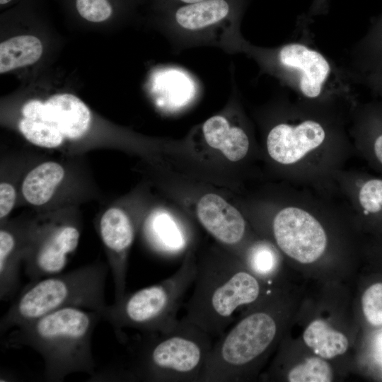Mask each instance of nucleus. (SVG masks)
Wrapping results in <instances>:
<instances>
[{
  "label": "nucleus",
  "instance_id": "obj_26",
  "mask_svg": "<svg viewBox=\"0 0 382 382\" xmlns=\"http://www.w3.org/2000/svg\"><path fill=\"white\" fill-rule=\"evenodd\" d=\"M287 379L290 382H329L333 379V373L322 357H310L289 370Z\"/></svg>",
  "mask_w": 382,
  "mask_h": 382
},
{
  "label": "nucleus",
  "instance_id": "obj_5",
  "mask_svg": "<svg viewBox=\"0 0 382 382\" xmlns=\"http://www.w3.org/2000/svg\"><path fill=\"white\" fill-rule=\"evenodd\" d=\"M109 265L100 261L30 282L0 320L4 335L15 327L55 311L78 307L100 313L108 306L105 284Z\"/></svg>",
  "mask_w": 382,
  "mask_h": 382
},
{
  "label": "nucleus",
  "instance_id": "obj_34",
  "mask_svg": "<svg viewBox=\"0 0 382 382\" xmlns=\"http://www.w3.org/2000/svg\"><path fill=\"white\" fill-rule=\"evenodd\" d=\"M378 98H379V100H381L382 101V96H380Z\"/></svg>",
  "mask_w": 382,
  "mask_h": 382
},
{
  "label": "nucleus",
  "instance_id": "obj_6",
  "mask_svg": "<svg viewBox=\"0 0 382 382\" xmlns=\"http://www.w3.org/2000/svg\"><path fill=\"white\" fill-rule=\"evenodd\" d=\"M132 349L128 379L151 382H199L212 337L183 318L170 330L144 332Z\"/></svg>",
  "mask_w": 382,
  "mask_h": 382
},
{
  "label": "nucleus",
  "instance_id": "obj_21",
  "mask_svg": "<svg viewBox=\"0 0 382 382\" xmlns=\"http://www.w3.org/2000/svg\"><path fill=\"white\" fill-rule=\"evenodd\" d=\"M345 68L354 83L364 86L382 74V13L353 47Z\"/></svg>",
  "mask_w": 382,
  "mask_h": 382
},
{
  "label": "nucleus",
  "instance_id": "obj_13",
  "mask_svg": "<svg viewBox=\"0 0 382 382\" xmlns=\"http://www.w3.org/2000/svg\"><path fill=\"white\" fill-rule=\"evenodd\" d=\"M23 117L41 120L54 130L55 151L68 155L85 152L93 117L88 106L78 97L69 94L52 96L45 101L31 100L21 110Z\"/></svg>",
  "mask_w": 382,
  "mask_h": 382
},
{
  "label": "nucleus",
  "instance_id": "obj_23",
  "mask_svg": "<svg viewBox=\"0 0 382 382\" xmlns=\"http://www.w3.org/2000/svg\"><path fill=\"white\" fill-rule=\"evenodd\" d=\"M42 45L33 35H19L0 44V73L33 64L41 57Z\"/></svg>",
  "mask_w": 382,
  "mask_h": 382
},
{
  "label": "nucleus",
  "instance_id": "obj_8",
  "mask_svg": "<svg viewBox=\"0 0 382 382\" xmlns=\"http://www.w3.org/2000/svg\"><path fill=\"white\" fill-rule=\"evenodd\" d=\"M197 262L187 253L180 268L170 277L155 284L125 294L118 301L108 305L102 318L113 328L122 342V329L142 332H162L172 329L178 322L177 313L184 297L193 286Z\"/></svg>",
  "mask_w": 382,
  "mask_h": 382
},
{
  "label": "nucleus",
  "instance_id": "obj_18",
  "mask_svg": "<svg viewBox=\"0 0 382 382\" xmlns=\"http://www.w3.org/2000/svg\"><path fill=\"white\" fill-rule=\"evenodd\" d=\"M349 132L354 151L382 175V101L359 103L352 113Z\"/></svg>",
  "mask_w": 382,
  "mask_h": 382
},
{
  "label": "nucleus",
  "instance_id": "obj_16",
  "mask_svg": "<svg viewBox=\"0 0 382 382\" xmlns=\"http://www.w3.org/2000/svg\"><path fill=\"white\" fill-rule=\"evenodd\" d=\"M31 217L8 219L0 222V300L13 299L20 286L21 268L28 249Z\"/></svg>",
  "mask_w": 382,
  "mask_h": 382
},
{
  "label": "nucleus",
  "instance_id": "obj_17",
  "mask_svg": "<svg viewBox=\"0 0 382 382\" xmlns=\"http://www.w3.org/2000/svg\"><path fill=\"white\" fill-rule=\"evenodd\" d=\"M197 216L219 243L229 248L242 245L247 233L243 214L220 195L208 193L197 202Z\"/></svg>",
  "mask_w": 382,
  "mask_h": 382
},
{
  "label": "nucleus",
  "instance_id": "obj_12",
  "mask_svg": "<svg viewBox=\"0 0 382 382\" xmlns=\"http://www.w3.org/2000/svg\"><path fill=\"white\" fill-rule=\"evenodd\" d=\"M88 174L71 162L46 160L29 164L21 178L18 204L35 214L79 205L96 195Z\"/></svg>",
  "mask_w": 382,
  "mask_h": 382
},
{
  "label": "nucleus",
  "instance_id": "obj_3",
  "mask_svg": "<svg viewBox=\"0 0 382 382\" xmlns=\"http://www.w3.org/2000/svg\"><path fill=\"white\" fill-rule=\"evenodd\" d=\"M100 318L97 311L64 308L13 328L3 344L11 348L27 347L37 352L44 361L47 381L60 382L76 373L93 376L92 337Z\"/></svg>",
  "mask_w": 382,
  "mask_h": 382
},
{
  "label": "nucleus",
  "instance_id": "obj_28",
  "mask_svg": "<svg viewBox=\"0 0 382 382\" xmlns=\"http://www.w3.org/2000/svg\"><path fill=\"white\" fill-rule=\"evenodd\" d=\"M361 306L369 323L382 325V283L372 284L366 289L361 297Z\"/></svg>",
  "mask_w": 382,
  "mask_h": 382
},
{
  "label": "nucleus",
  "instance_id": "obj_9",
  "mask_svg": "<svg viewBox=\"0 0 382 382\" xmlns=\"http://www.w3.org/2000/svg\"><path fill=\"white\" fill-rule=\"evenodd\" d=\"M277 321L266 309L248 313L213 345L199 382L245 379L277 337Z\"/></svg>",
  "mask_w": 382,
  "mask_h": 382
},
{
  "label": "nucleus",
  "instance_id": "obj_2",
  "mask_svg": "<svg viewBox=\"0 0 382 382\" xmlns=\"http://www.w3.org/2000/svg\"><path fill=\"white\" fill-rule=\"evenodd\" d=\"M221 49L247 55L262 73L277 79L303 103L351 116L359 103L347 69L306 40L262 47L253 45L238 31L226 38Z\"/></svg>",
  "mask_w": 382,
  "mask_h": 382
},
{
  "label": "nucleus",
  "instance_id": "obj_7",
  "mask_svg": "<svg viewBox=\"0 0 382 382\" xmlns=\"http://www.w3.org/2000/svg\"><path fill=\"white\" fill-rule=\"evenodd\" d=\"M282 202L270 224L274 245L301 264L316 262L329 245L324 221L340 206V198L333 192L292 185Z\"/></svg>",
  "mask_w": 382,
  "mask_h": 382
},
{
  "label": "nucleus",
  "instance_id": "obj_4",
  "mask_svg": "<svg viewBox=\"0 0 382 382\" xmlns=\"http://www.w3.org/2000/svg\"><path fill=\"white\" fill-rule=\"evenodd\" d=\"M196 262L193 291L183 318L211 337H219L240 307L260 299V279L230 253H210Z\"/></svg>",
  "mask_w": 382,
  "mask_h": 382
},
{
  "label": "nucleus",
  "instance_id": "obj_10",
  "mask_svg": "<svg viewBox=\"0 0 382 382\" xmlns=\"http://www.w3.org/2000/svg\"><path fill=\"white\" fill-rule=\"evenodd\" d=\"M251 0H204L158 9L173 49L221 47L229 33L241 29Z\"/></svg>",
  "mask_w": 382,
  "mask_h": 382
},
{
  "label": "nucleus",
  "instance_id": "obj_31",
  "mask_svg": "<svg viewBox=\"0 0 382 382\" xmlns=\"http://www.w3.org/2000/svg\"><path fill=\"white\" fill-rule=\"evenodd\" d=\"M364 86L378 98L382 96V74L367 82Z\"/></svg>",
  "mask_w": 382,
  "mask_h": 382
},
{
  "label": "nucleus",
  "instance_id": "obj_19",
  "mask_svg": "<svg viewBox=\"0 0 382 382\" xmlns=\"http://www.w3.org/2000/svg\"><path fill=\"white\" fill-rule=\"evenodd\" d=\"M142 234L153 251L166 257L180 255L191 242V235L185 224L161 209H154L144 219Z\"/></svg>",
  "mask_w": 382,
  "mask_h": 382
},
{
  "label": "nucleus",
  "instance_id": "obj_14",
  "mask_svg": "<svg viewBox=\"0 0 382 382\" xmlns=\"http://www.w3.org/2000/svg\"><path fill=\"white\" fill-rule=\"evenodd\" d=\"M104 247L115 286V301L126 294L128 257L134 242L137 223L120 202L108 206L96 223Z\"/></svg>",
  "mask_w": 382,
  "mask_h": 382
},
{
  "label": "nucleus",
  "instance_id": "obj_20",
  "mask_svg": "<svg viewBox=\"0 0 382 382\" xmlns=\"http://www.w3.org/2000/svg\"><path fill=\"white\" fill-rule=\"evenodd\" d=\"M202 133L210 147L220 151L233 162L244 158L250 149V139L247 129L231 120L226 114L214 115L205 120Z\"/></svg>",
  "mask_w": 382,
  "mask_h": 382
},
{
  "label": "nucleus",
  "instance_id": "obj_11",
  "mask_svg": "<svg viewBox=\"0 0 382 382\" xmlns=\"http://www.w3.org/2000/svg\"><path fill=\"white\" fill-rule=\"evenodd\" d=\"M82 231L79 207L35 214L23 267L30 282L62 272Z\"/></svg>",
  "mask_w": 382,
  "mask_h": 382
},
{
  "label": "nucleus",
  "instance_id": "obj_32",
  "mask_svg": "<svg viewBox=\"0 0 382 382\" xmlns=\"http://www.w3.org/2000/svg\"><path fill=\"white\" fill-rule=\"evenodd\" d=\"M13 0H0V4L1 6L7 5L12 2Z\"/></svg>",
  "mask_w": 382,
  "mask_h": 382
},
{
  "label": "nucleus",
  "instance_id": "obj_25",
  "mask_svg": "<svg viewBox=\"0 0 382 382\" xmlns=\"http://www.w3.org/2000/svg\"><path fill=\"white\" fill-rule=\"evenodd\" d=\"M7 161L1 164L0 178V222L8 219V216L18 205L20 184L23 175L29 166L20 163L16 166L14 162Z\"/></svg>",
  "mask_w": 382,
  "mask_h": 382
},
{
  "label": "nucleus",
  "instance_id": "obj_1",
  "mask_svg": "<svg viewBox=\"0 0 382 382\" xmlns=\"http://www.w3.org/2000/svg\"><path fill=\"white\" fill-rule=\"evenodd\" d=\"M272 107L265 134L269 158L292 185L332 191L335 175L354 151L351 117L291 100L283 93Z\"/></svg>",
  "mask_w": 382,
  "mask_h": 382
},
{
  "label": "nucleus",
  "instance_id": "obj_27",
  "mask_svg": "<svg viewBox=\"0 0 382 382\" xmlns=\"http://www.w3.org/2000/svg\"><path fill=\"white\" fill-rule=\"evenodd\" d=\"M74 4L76 13L92 23L108 20L115 10L112 0H74Z\"/></svg>",
  "mask_w": 382,
  "mask_h": 382
},
{
  "label": "nucleus",
  "instance_id": "obj_24",
  "mask_svg": "<svg viewBox=\"0 0 382 382\" xmlns=\"http://www.w3.org/2000/svg\"><path fill=\"white\" fill-rule=\"evenodd\" d=\"M240 258L245 267L260 279H270L280 264L278 248L267 240H257L246 246Z\"/></svg>",
  "mask_w": 382,
  "mask_h": 382
},
{
  "label": "nucleus",
  "instance_id": "obj_29",
  "mask_svg": "<svg viewBox=\"0 0 382 382\" xmlns=\"http://www.w3.org/2000/svg\"><path fill=\"white\" fill-rule=\"evenodd\" d=\"M330 0H313L306 15L300 20V23L307 26L314 17L326 14L328 12Z\"/></svg>",
  "mask_w": 382,
  "mask_h": 382
},
{
  "label": "nucleus",
  "instance_id": "obj_30",
  "mask_svg": "<svg viewBox=\"0 0 382 382\" xmlns=\"http://www.w3.org/2000/svg\"><path fill=\"white\" fill-rule=\"evenodd\" d=\"M204 0H154V4L157 9L168 8L178 5L192 4Z\"/></svg>",
  "mask_w": 382,
  "mask_h": 382
},
{
  "label": "nucleus",
  "instance_id": "obj_15",
  "mask_svg": "<svg viewBox=\"0 0 382 382\" xmlns=\"http://www.w3.org/2000/svg\"><path fill=\"white\" fill-rule=\"evenodd\" d=\"M333 191L354 219L382 227V177L344 168L335 175Z\"/></svg>",
  "mask_w": 382,
  "mask_h": 382
},
{
  "label": "nucleus",
  "instance_id": "obj_22",
  "mask_svg": "<svg viewBox=\"0 0 382 382\" xmlns=\"http://www.w3.org/2000/svg\"><path fill=\"white\" fill-rule=\"evenodd\" d=\"M303 341L315 354L323 359H332L346 352L349 347L347 337L323 320L312 321L303 334Z\"/></svg>",
  "mask_w": 382,
  "mask_h": 382
},
{
  "label": "nucleus",
  "instance_id": "obj_33",
  "mask_svg": "<svg viewBox=\"0 0 382 382\" xmlns=\"http://www.w3.org/2000/svg\"><path fill=\"white\" fill-rule=\"evenodd\" d=\"M381 353H382V340H381Z\"/></svg>",
  "mask_w": 382,
  "mask_h": 382
}]
</instances>
